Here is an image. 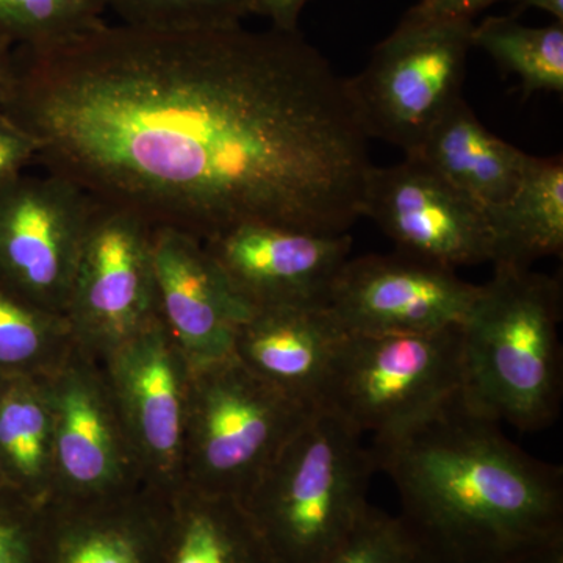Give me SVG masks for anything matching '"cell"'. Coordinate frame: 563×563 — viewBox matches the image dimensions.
Returning a JSON list of instances; mask_svg holds the SVG:
<instances>
[{"instance_id":"4fadbf2b","label":"cell","mask_w":563,"mask_h":563,"mask_svg":"<svg viewBox=\"0 0 563 563\" xmlns=\"http://www.w3.org/2000/svg\"><path fill=\"white\" fill-rule=\"evenodd\" d=\"M152 272L166 321L203 368L232 357L236 329L252 312L201 240L172 228L152 232Z\"/></svg>"},{"instance_id":"7402d4cb","label":"cell","mask_w":563,"mask_h":563,"mask_svg":"<svg viewBox=\"0 0 563 563\" xmlns=\"http://www.w3.org/2000/svg\"><path fill=\"white\" fill-rule=\"evenodd\" d=\"M58 426V455L65 472L80 485L102 483L111 468V440L90 393L74 387L63 395Z\"/></svg>"},{"instance_id":"83f0119b","label":"cell","mask_w":563,"mask_h":563,"mask_svg":"<svg viewBox=\"0 0 563 563\" xmlns=\"http://www.w3.org/2000/svg\"><path fill=\"white\" fill-rule=\"evenodd\" d=\"M38 144L0 110V191L36 163Z\"/></svg>"},{"instance_id":"ac0fdd59","label":"cell","mask_w":563,"mask_h":563,"mask_svg":"<svg viewBox=\"0 0 563 563\" xmlns=\"http://www.w3.org/2000/svg\"><path fill=\"white\" fill-rule=\"evenodd\" d=\"M174 529L162 563H276L240 499L195 507Z\"/></svg>"},{"instance_id":"9c48e42d","label":"cell","mask_w":563,"mask_h":563,"mask_svg":"<svg viewBox=\"0 0 563 563\" xmlns=\"http://www.w3.org/2000/svg\"><path fill=\"white\" fill-rule=\"evenodd\" d=\"M479 291L454 269L396 251L347 258L328 307L347 333H429L461 325Z\"/></svg>"},{"instance_id":"d6a6232c","label":"cell","mask_w":563,"mask_h":563,"mask_svg":"<svg viewBox=\"0 0 563 563\" xmlns=\"http://www.w3.org/2000/svg\"><path fill=\"white\" fill-rule=\"evenodd\" d=\"M506 563H563V544L561 547L550 548V550L539 551L525 555V558L515 559Z\"/></svg>"},{"instance_id":"7a4b0ae2","label":"cell","mask_w":563,"mask_h":563,"mask_svg":"<svg viewBox=\"0 0 563 563\" xmlns=\"http://www.w3.org/2000/svg\"><path fill=\"white\" fill-rule=\"evenodd\" d=\"M369 450L439 563H506L563 544L561 466L526 453L462 398Z\"/></svg>"},{"instance_id":"1f68e13d","label":"cell","mask_w":563,"mask_h":563,"mask_svg":"<svg viewBox=\"0 0 563 563\" xmlns=\"http://www.w3.org/2000/svg\"><path fill=\"white\" fill-rule=\"evenodd\" d=\"M514 2L520 3L521 7H528V9L544 11V13L551 14L555 22H563V0H514Z\"/></svg>"},{"instance_id":"cb8c5ba5","label":"cell","mask_w":563,"mask_h":563,"mask_svg":"<svg viewBox=\"0 0 563 563\" xmlns=\"http://www.w3.org/2000/svg\"><path fill=\"white\" fill-rule=\"evenodd\" d=\"M121 24L157 31L224 27L242 24L250 0H106Z\"/></svg>"},{"instance_id":"3957f363","label":"cell","mask_w":563,"mask_h":563,"mask_svg":"<svg viewBox=\"0 0 563 563\" xmlns=\"http://www.w3.org/2000/svg\"><path fill=\"white\" fill-rule=\"evenodd\" d=\"M562 299L554 277L495 263L461 324L468 409L523 432L553 424L563 398Z\"/></svg>"},{"instance_id":"ba28073f","label":"cell","mask_w":563,"mask_h":563,"mask_svg":"<svg viewBox=\"0 0 563 563\" xmlns=\"http://www.w3.org/2000/svg\"><path fill=\"white\" fill-rule=\"evenodd\" d=\"M363 217L372 218L396 251L454 269L495 261L487 209L415 155L373 166Z\"/></svg>"},{"instance_id":"484cf974","label":"cell","mask_w":563,"mask_h":563,"mask_svg":"<svg viewBox=\"0 0 563 563\" xmlns=\"http://www.w3.org/2000/svg\"><path fill=\"white\" fill-rule=\"evenodd\" d=\"M51 312L0 280V372L27 365L51 333Z\"/></svg>"},{"instance_id":"e0dca14e","label":"cell","mask_w":563,"mask_h":563,"mask_svg":"<svg viewBox=\"0 0 563 563\" xmlns=\"http://www.w3.org/2000/svg\"><path fill=\"white\" fill-rule=\"evenodd\" d=\"M124 361L125 388L144 440L162 457L180 439V395L176 372L158 329H143Z\"/></svg>"},{"instance_id":"7c38bea8","label":"cell","mask_w":563,"mask_h":563,"mask_svg":"<svg viewBox=\"0 0 563 563\" xmlns=\"http://www.w3.org/2000/svg\"><path fill=\"white\" fill-rule=\"evenodd\" d=\"M152 232L131 211L96 202L68 298L74 317L88 329L121 336L146 325L158 303Z\"/></svg>"},{"instance_id":"836d02e7","label":"cell","mask_w":563,"mask_h":563,"mask_svg":"<svg viewBox=\"0 0 563 563\" xmlns=\"http://www.w3.org/2000/svg\"><path fill=\"white\" fill-rule=\"evenodd\" d=\"M0 485H5V483H3L2 476H0Z\"/></svg>"},{"instance_id":"4316f807","label":"cell","mask_w":563,"mask_h":563,"mask_svg":"<svg viewBox=\"0 0 563 563\" xmlns=\"http://www.w3.org/2000/svg\"><path fill=\"white\" fill-rule=\"evenodd\" d=\"M3 490L0 485V563H38L40 528Z\"/></svg>"},{"instance_id":"44dd1931","label":"cell","mask_w":563,"mask_h":563,"mask_svg":"<svg viewBox=\"0 0 563 563\" xmlns=\"http://www.w3.org/2000/svg\"><path fill=\"white\" fill-rule=\"evenodd\" d=\"M106 0H0V38L40 49L103 24Z\"/></svg>"},{"instance_id":"8992f818","label":"cell","mask_w":563,"mask_h":563,"mask_svg":"<svg viewBox=\"0 0 563 563\" xmlns=\"http://www.w3.org/2000/svg\"><path fill=\"white\" fill-rule=\"evenodd\" d=\"M472 20L404 14L374 47L368 65L347 79L369 139L413 154L440 118L462 99L473 49Z\"/></svg>"},{"instance_id":"8fae6325","label":"cell","mask_w":563,"mask_h":563,"mask_svg":"<svg viewBox=\"0 0 563 563\" xmlns=\"http://www.w3.org/2000/svg\"><path fill=\"white\" fill-rule=\"evenodd\" d=\"M233 290L252 309L328 303L352 239L246 224L203 243Z\"/></svg>"},{"instance_id":"6da1fadb","label":"cell","mask_w":563,"mask_h":563,"mask_svg":"<svg viewBox=\"0 0 563 563\" xmlns=\"http://www.w3.org/2000/svg\"><path fill=\"white\" fill-rule=\"evenodd\" d=\"M0 110L44 172L202 243L246 224L343 235L369 136L347 79L299 31L110 25L14 47Z\"/></svg>"},{"instance_id":"30bf717a","label":"cell","mask_w":563,"mask_h":563,"mask_svg":"<svg viewBox=\"0 0 563 563\" xmlns=\"http://www.w3.org/2000/svg\"><path fill=\"white\" fill-rule=\"evenodd\" d=\"M199 448L213 481L242 487L262 476L314 409L252 374L235 357L207 366Z\"/></svg>"},{"instance_id":"4dcf8cb0","label":"cell","mask_w":563,"mask_h":563,"mask_svg":"<svg viewBox=\"0 0 563 563\" xmlns=\"http://www.w3.org/2000/svg\"><path fill=\"white\" fill-rule=\"evenodd\" d=\"M14 77V46L0 38V107L9 98Z\"/></svg>"},{"instance_id":"277c9868","label":"cell","mask_w":563,"mask_h":563,"mask_svg":"<svg viewBox=\"0 0 563 563\" xmlns=\"http://www.w3.org/2000/svg\"><path fill=\"white\" fill-rule=\"evenodd\" d=\"M361 433L314 409L242 501L276 563H325L368 512L376 470Z\"/></svg>"},{"instance_id":"5b68a950","label":"cell","mask_w":563,"mask_h":563,"mask_svg":"<svg viewBox=\"0 0 563 563\" xmlns=\"http://www.w3.org/2000/svg\"><path fill=\"white\" fill-rule=\"evenodd\" d=\"M461 325L429 333H347L317 409L385 439L462 398Z\"/></svg>"},{"instance_id":"ffe728a7","label":"cell","mask_w":563,"mask_h":563,"mask_svg":"<svg viewBox=\"0 0 563 563\" xmlns=\"http://www.w3.org/2000/svg\"><path fill=\"white\" fill-rule=\"evenodd\" d=\"M162 540L132 520H81L40 531L38 563H162Z\"/></svg>"},{"instance_id":"2e32d148","label":"cell","mask_w":563,"mask_h":563,"mask_svg":"<svg viewBox=\"0 0 563 563\" xmlns=\"http://www.w3.org/2000/svg\"><path fill=\"white\" fill-rule=\"evenodd\" d=\"M495 263L529 266L563 251L562 158L529 157L512 195L488 207Z\"/></svg>"},{"instance_id":"d4e9b609","label":"cell","mask_w":563,"mask_h":563,"mask_svg":"<svg viewBox=\"0 0 563 563\" xmlns=\"http://www.w3.org/2000/svg\"><path fill=\"white\" fill-rule=\"evenodd\" d=\"M325 563H439L401 515L369 506L346 543Z\"/></svg>"},{"instance_id":"603a6c76","label":"cell","mask_w":563,"mask_h":563,"mask_svg":"<svg viewBox=\"0 0 563 563\" xmlns=\"http://www.w3.org/2000/svg\"><path fill=\"white\" fill-rule=\"evenodd\" d=\"M0 391V462L22 481H32L46 457L47 418L21 385Z\"/></svg>"},{"instance_id":"5bb4252c","label":"cell","mask_w":563,"mask_h":563,"mask_svg":"<svg viewBox=\"0 0 563 563\" xmlns=\"http://www.w3.org/2000/svg\"><path fill=\"white\" fill-rule=\"evenodd\" d=\"M346 335L328 303L255 307L236 329L232 355L288 398L317 409Z\"/></svg>"},{"instance_id":"d6986e66","label":"cell","mask_w":563,"mask_h":563,"mask_svg":"<svg viewBox=\"0 0 563 563\" xmlns=\"http://www.w3.org/2000/svg\"><path fill=\"white\" fill-rule=\"evenodd\" d=\"M472 43L520 77L528 95L563 91V22L529 27L512 18L488 16L473 25Z\"/></svg>"},{"instance_id":"f546056e","label":"cell","mask_w":563,"mask_h":563,"mask_svg":"<svg viewBox=\"0 0 563 563\" xmlns=\"http://www.w3.org/2000/svg\"><path fill=\"white\" fill-rule=\"evenodd\" d=\"M310 0H250V13L265 18L273 29L298 31L299 18Z\"/></svg>"},{"instance_id":"52a82bcc","label":"cell","mask_w":563,"mask_h":563,"mask_svg":"<svg viewBox=\"0 0 563 563\" xmlns=\"http://www.w3.org/2000/svg\"><path fill=\"white\" fill-rule=\"evenodd\" d=\"M95 206L57 174L11 181L0 191V280L49 312L68 303Z\"/></svg>"},{"instance_id":"f1b7e54d","label":"cell","mask_w":563,"mask_h":563,"mask_svg":"<svg viewBox=\"0 0 563 563\" xmlns=\"http://www.w3.org/2000/svg\"><path fill=\"white\" fill-rule=\"evenodd\" d=\"M499 0H418L407 16L439 20H472Z\"/></svg>"},{"instance_id":"9a60e30c","label":"cell","mask_w":563,"mask_h":563,"mask_svg":"<svg viewBox=\"0 0 563 563\" xmlns=\"http://www.w3.org/2000/svg\"><path fill=\"white\" fill-rule=\"evenodd\" d=\"M433 172L485 209L510 198L531 155L493 135L459 99L413 152Z\"/></svg>"}]
</instances>
